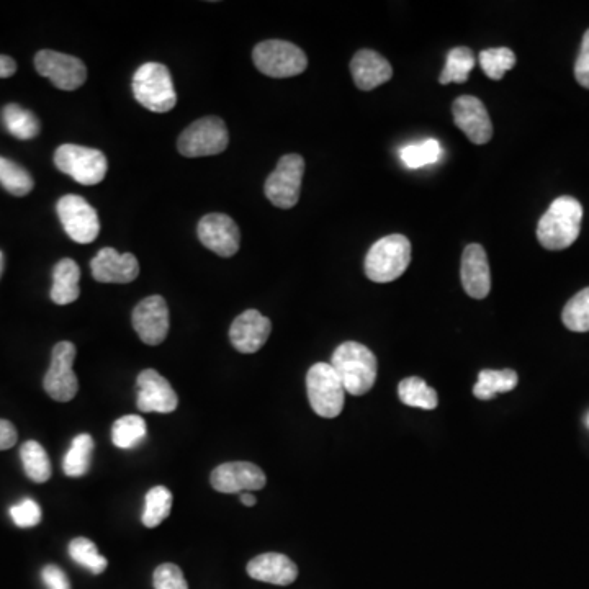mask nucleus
Wrapping results in <instances>:
<instances>
[{
	"instance_id": "7ed1b4c3",
	"label": "nucleus",
	"mask_w": 589,
	"mask_h": 589,
	"mask_svg": "<svg viewBox=\"0 0 589 589\" xmlns=\"http://www.w3.org/2000/svg\"><path fill=\"white\" fill-rule=\"evenodd\" d=\"M411 262L410 239L403 234H390L378 239L365 256V275L375 284H388L400 279Z\"/></svg>"
},
{
	"instance_id": "f03ea898",
	"label": "nucleus",
	"mask_w": 589,
	"mask_h": 589,
	"mask_svg": "<svg viewBox=\"0 0 589 589\" xmlns=\"http://www.w3.org/2000/svg\"><path fill=\"white\" fill-rule=\"evenodd\" d=\"M329 364L333 365L347 393L362 396L374 388L378 372L377 357L364 344L344 342L334 351Z\"/></svg>"
},
{
	"instance_id": "1a4fd4ad",
	"label": "nucleus",
	"mask_w": 589,
	"mask_h": 589,
	"mask_svg": "<svg viewBox=\"0 0 589 589\" xmlns=\"http://www.w3.org/2000/svg\"><path fill=\"white\" fill-rule=\"evenodd\" d=\"M303 172L305 159L300 154H287L280 159L275 171L267 177L264 185L269 202L284 210L295 207L302 190Z\"/></svg>"
},
{
	"instance_id": "4be33fe9",
	"label": "nucleus",
	"mask_w": 589,
	"mask_h": 589,
	"mask_svg": "<svg viewBox=\"0 0 589 589\" xmlns=\"http://www.w3.org/2000/svg\"><path fill=\"white\" fill-rule=\"evenodd\" d=\"M248 575L269 585L288 586L297 580L298 568L282 554H262L248 563Z\"/></svg>"
},
{
	"instance_id": "b1692460",
	"label": "nucleus",
	"mask_w": 589,
	"mask_h": 589,
	"mask_svg": "<svg viewBox=\"0 0 589 589\" xmlns=\"http://www.w3.org/2000/svg\"><path fill=\"white\" fill-rule=\"evenodd\" d=\"M519 377L514 370H482L478 374V382L473 387V395L478 400H493L500 393L513 392L518 387Z\"/></svg>"
},
{
	"instance_id": "f8f14e48",
	"label": "nucleus",
	"mask_w": 589,
	"mask_h": 589,
	"mask_svg": "<svg viewBox=\"0 0 589 589\" xmlns=\"http://www.w3.org/2000/svg\"><path fill=\"white\" fill-rule=\"evenodd\" d=\"M35 68L40 76L50 79L61 90L79 89L87 79L86 64L81 59L58 51H38Z\"/></svg>"
},
{
	"instance_id": "20e7f679",
	"label": "nucleus",
	"mask_w": 589,
	"mask_h": 589,
	"mask_svg": "<svg viewBox=\"0 0 589 589\" xmlns=\"http://www.w3.org/2000/svg\"><path fill=\"white\" fill-rule=\"evenodd\" d=\"M133 94L149 112L166 113L176 107L177 94L171 72L161 63H146L133 76Z\"/></svg>"
},
{
	"instance_id": "9d476101",
	"label": "nucleus",
	"mask_w": 589,
	"mask_h": 589,
	"mask_svg": "<svg viewBox=\"0 0 589 589\" xmlns=\"http://www.w3.org/2000/svg\"><path fill=\"white\" fill-rule=\"evenodd\" d=\"M59 221L74 243L89 244L100 233L99 215L90 207L86 198L79 195H64L56 205Z\"/></svg>"
},
{
	"instance_id": "72a5a7b5",
	"label": "nucleus",
	"mask_w": 589,
	"mask_h": 589,
	"mask_svg": "<svg viewBox=\"0 0 589 589\" xmlns=\"http://www.w3.org/2000/svg\"><path fill=\"white\" fill-rule=\"evenodd\" d=\"M562 321L573 333L589 331V287L576 293L575 297L565 305Z\"/></svg>"
},
{
	"instance_id": "a211bd4d",
	"label": "nucleus",
	"mask_w": 589,
	"mask_h": 589,
	"mask_svg": "<svg viewBox=\"0 0 589 589\" xmlns=\"http://www.w3.org/2000/svg\"><path fill=\"white\" fill-rule=\"evenodd\" d=\"M90 270L100 284H130L140 275V264L131 252L120 254L117 249L104 248L90 261Z\"/></svg>"
},
{
	"instance_id": "4c0bfd02",
	"label": "nucleus",
	"mask_w": 589,
	"mask_h": 589,
	"mask_svg": "<svg viewBox=\"0 0 589 589\" xmlns=\"http://www.w3.org/2000/svg\"><path fill=\"white\" fill-rule=\"evenodd\" d=\"M10 516L14 519L15 524L23 529L38 526L41 522L40 504L27 498L10 508Z\"/></svg>"
},
{
	"instance_id": "6e6552de",
	"label": "nucleus",
	"mask_w": 589,
	"mask_h": 589,
	"mask_svg": "<svg viewBox=\"0 0 589 589\" xmlns=\"http://www.w3.org/2000/svg\"><path fill=\"white\" fill-rule=\"evenodd\" d=\"M228 143L230 133L225 122L218 117H205L182 131L177 148L185 158H203L223 153Z\"/></svg>"
},
{
	"instance_id": "5701e85b",
	"label": "nucleus",
	"mask_w": 589,
	"mask_h": 589,
	"mask_svg": "<svg viewBox=\"0 0 589 589\" xmlns=\"http://www.w3.org/2000/svg\"><path fill=\"white\" fill-rule=\"evenodd\" d=\"M79 279H81V269L76 262L68 257L61 259L53 270L51 300L56 305H69V303L76 302L81 295Z\"/></svg>"
},
{
	"instance_id": "0eeeda50",
	"label": "nucleus",
	"mask_w": 589,
	"mask_h": 589,
	"mask_svg": "<svg viewBox=\"0 0 589 589\" xmlns=\"http://www.w3.org/2000/svg\"><path fill=\"white\" fill-rule=\"evenodd\" d=\"M252 59L262 74L275 79L298 76L308 66L305 51L282 40L262 41L252 51Z\"/></svg>"
},
{
	"instance_id": "ddd939ff",
	"label": "nucleus",
	"mask_w": 589,
	"mask_h": 589,
	"mask_svg": "<svg viewBox=\"0 0 589 589\" xmlns=\"http://www.w3.org/2000/svg\"><path fill=\"white\" fill-rule=\"evenodd\" d=\"M136 406L141 413L169 414L177 410L179 398L171 383L156 370H143L136 380Z\"/></svg>"
},
{
	"instance_id": "c85d7f7f",
	"label": "nucleus",
	"mask_w": 589,
	"mask_h": 589,
	"mask_svg": "<svg viewBox=\"0 0 589 589\" xmlns=\"http://www.w3.org/2000/svg\"><path fill=\"white\" fill-rule=\"evenodd\" d=\"M475 68V54L467 46H457L447 53L446 68L442 71L439 82L447 86L450 82L464 84L470 72Z\"/></svg>"
},
{
	"instance_id": "423d86ee",
	"label": "nucleus",
	"mask_w": 589,
	"mask_h": 589,
	"mask_svg": "<svg viewBox=\"0 0 589 589\" xmlns=\"http://www.w3.org/2000/svg\"><path fill=\"white\" fill-rule=\"evenodd\" d=\"M59 171L82 185H97L107 176V158L99 149L63 144L54 153Z\"/></svg>"
},
{
	"instance_id": "ea45409f",
	"label": "nucleus",
	"mask_w": 589,
	"mask_h": 589,
	"mask_svg": "<svg viewBox=\"0 0 589 589\" xmlns=\"http://www.w3.org/2000/svg\"><path fill=\"white\" fill-rule=\"evenodd\" d=\"M41 578L45 581L48 589H71L68 576L56 565H46L41 572Z\"/></svg>"
},
{
	"instance_id": "58836bf2",
	"label": "nucleus",
	"mask_w": 589,
	"mask_h": 589,
	"mask_svg": "<svg viewBox=\"0 0 589 589\" xmlns=\"http://www.w3.org/2000/svg\"><path fill=\"white\" fill-rule=\"evenodd\" d=\"M575 79L581 87L589 89V30L581 41L580 54L575 63Z\"/></svg>"
},
{
	"instance_id": "c03bdc74",
	"label": "nucleus",
	"mask_w": 589,
	"mask_h": 589,
	"mask_svg": "<svg viewBox=\"0 0 589 589\" xmlns=\"http://www.w3.org/2000/svg\"><path fill=\"white\" fill-rule=\"evenodd\" d=\"M2 270H4V256H2V252H0V275H2Z\"/></svg>"
},
{
	"instance_id": "a878e982",
	"label": "nucleus",
	"mask_w": 589,
	"mask_h": 589,
	"mask_svg": "<svg viewBox=\"0 0 589 589\" xmlns=\"http://www.w3.org/2000/svg\"><path fill=\"white\" fill-rule=\"evenodd\" d=\"M2 120L10 135L18 140H32L40 133V122L27 108L17 104L5 105Z\"/></svg>"
},
{
	"instance_id": "aec40b11",
	"label": "nucleus",
	"mask_w": 589,
	"mask_h": 589,
	"mask_svg": "<svg viewBox=\"0 0 589 589\" xmlns=\"http://www.w3.org/2000/svg\"><path fill=\"white\" fill-rule=\"evenodd\" d=\"M462 285L468 297L483 300L490 295L491 272L488 256L480 244H468L462 254Z\"/></svg>"
},
{
	"instance_id": "412c9836",
	"label": "nucleus",
	"mask_w": 589,
	"mask_h": 589,
	"mask_svg": "<svg viewBox=\"0 0 589 589\" xmlns=\"http://www.w3.org/2000/svg\"><path fill=\"white\" fill-rule=\"evenodd\" d=\"M351 74L360 90H374L392 79L393 68L377 51L360 50L352 58Z\"/></svg>"
},
{
	"instance_id": "473e14b6",
	"label": "nucleus",
	"mask_w": 589,
	"mask_h": 589,
	"mask_svg": "<svg viewBox=\"0 0 589 589\" xmlns=\"http://www.w3.org/2000/svg\"><path fill=\"white\" fill-rule=\"evenodd\" d=\"M69 555L77 565L87 568L94 575H100L107 570V558L102 557L97 550V545L86 537H77V539L71 540Z\"/></svg>"
},
{
	"instance_id": "37998d69",
	"label": "nucleus",
	"mask_w": 589,
	"mask_h": 589,
	"mask_svg": "<svg viewBox=\"0 0 589 589\" xmlns=\"http://www.w3.org/2000/svg\"><path fill=\"white\" fill-rule=\"evenodd\" d=\"M256 496L252 495V493H241V503L244 506H248V508H252L254 504H256Z\"/></svg>"
},
{
	"instance_id": "c9c22d12",
	"label": "nucleus",
	"mask_w": 589,
	"mask_h": 589,
	"mask_svg": "<svg viewBox=\"0 0 589 589\" xmlns=\"http://www.w3.org/2000/svg\"><path fill=\"white\" fill-rule=\"evenodd\" d=\"M442 148L439 141L426 140L421 144H410L401 149V159L411 169L428 166L441 159Z\"/></svg>"
},
{
	"instance_id": "bb28decb",
	"label": "nucleus",
	"mask_w": 589,
	"mask_h": 589,
	"mask_svg": "<svg viewBox=\"0 0 589 589\" xmlns=\"http://www.w3.org/2000/svg\"><path fill=\"white\" fill-rule=\"evenodd\" d=\"M92 452H94V439L89 434H79L74 437L68 454L63 460L64 473L71 478L84 477L89 472Z\"/></svg>"
},
{
	"instance_id": "9b49d317",
	"label": "nucleus",
	"mask_w": 589,
	"mask_h": 589,
	"mask_svg": "<svg viewBox=\"0 0 589 589\" xmlns=\"http://www.w3.org/2000/svg\"><path fill=\"white\" fill-rule=\"evenodd\" d=\"M76 352V346L72 342L63 341L54 346L51 354V365L43 380V387L59 403H68L79 392V382L72 369Z\"/></svg>"
},
{
	"instance_id": "f704fd0d",
	"label": "nucleus",
	"mask_w": 589,
	"mask_h": 589,
	"mask_svg": "<svg viewBox=\"0 0 589 589\" xmlns=\"http://www.w3.org/2000/svg\"><path fill=\"white\" fill-rule=\"evenodd\" d=\"M480 66L493 81H501L516 66V54L509 48H490L480 53Z\"/></svg>"
},
{
	"instance_id": "6ab92c4d",
	"label": "nucleus",
	"mask_w": 589,
	"mask_h": 589,
	"mask_svg": "<svg viewBox=\"0 0 589 589\" xmlns=\"http://www.w3.org/2000/svg\"><path fill=\"white\" fill-rule=\"evenodd\" d=\"M270 331L272 323L267 316L257 310L244 311L231 324V344L241 354H254L266 344Z\"/></svg>"
},
{
	"instance_id": "dca6fc26",
	"label": "nucleus",
	"mask_w": 589,
	"mask_h": 589,
	"mask_svg": "<svg viewBox=\"0 0 589 589\" xmlns=\"http://www.w3.org/2000/svg\"><path fill=\"white\" fill-rule=\"evenodd\" d=\"M213 488L218 493L234 495V493H249L259 491L266 486V473L257 465L249 462H230L216 467L210 477Z\"/></svg>"
},
{
	"instance_id": "e433bc0d",
	"label": "nucleus",
	"mask_w": 589,
	"mask_h": 589,
	"mask_svg": "<svg viewBox=\"0 0 589 589\" xmlns=\"http://www.w3.org/2000/svg\"><path fill=\"white\" fill-rule=\"evenodd\" d=\"M156 589H189L184 573L174 563H162L153 575Z\"/></svg>"
},
{
	"instance_id": "39448f33",
	"label": "nucleus",
	"mask_w": 589,
	"mask_h": 589,
	"mask_svg": "<svg viewBox=\"0 0 589 589\" xmlns=\"http://www.w3.org/2000/svg\"><path fill=\"white\" fill-rule=\"evenodd\" d=\"M306 392L311 408L321 418H338L344 410V385L333 365L318 362L306 374Z\"/></svg>"
},
{
	"instance_id": "a18cd8bd",
	"label": "nucleus",
	"mask_w": 589,
	"mask_h": 589,
	"mask_svg": "<svg viewBox=\"0 0 589 589\" xmlns=\"http://www.w3.org/2000/svg\"><path fill=\"white\" fill-rule=\"evenodd\" d=\"M588 424H589V418H588Z\"/></svg>"
},
{
	"instance_id": "2eb2a0df",
	"label": "nucleus",
	"mask_w": 589,
	"mask_h": 589,
	"mask_svg": "<svg viewBox=\"0 0 589 589\" xmlns=\"http://www.w3.org/2000/svg\"><path fill=\"white\" fill-rule=\"evenodd\" d=\"M133 328L148 346H159L169 333V308L161 295L144 298L133 311Z\"/></svg>"
},
{
	"instance_id": "7c9ffc66",
	"label": "nucleus",
	"mask_w": 589,
	"mask_h": 589,
	"mask_svg": "<svg viewBox=\"0 0 589 589\" xmlns=\"http://www.w3.org/2000/svg\"><path fill=\"white\" fill-rule=\"evenodd\" d=\"M172 493L166 486H154L148 491L144 500L143 521L144 526L153 529L158 527L164 519L171 514Z\"/></svg>"
},
{
	"instance_id": "cd10ccee",
	"label": "nucleus",
	"mask_w": 589,
	"mask_h": 589,
	"mask_svg": "<svg viewBox=\"0 0 589 589\" xmlns=\"http://www.w3.org/2000/svg\"><path fill=\"white\" fill-rule=\"evenodd\" d=\"M23 470L27 477L35 483H45L51 478L50 457L46 454L41 444L36 441H27L20 449Z\"/></svg>"
},
{
	"instance_id": "f3484780",
	"label": "nucleus",
	"mask_w": 589,
	"mask_h": 589,
	"mask_svg": "<svg viewBox=\"0 0 589 589\" xmlns=\"http://www.w3.org/2000/svg\"><path fill=\"white\" fill-rule=\"evenodd\" d=\"M454 123L473 144H486L493 138V123L482 100L462 95L452 105Z\"/></svg>"
},
{
	"instance_id": "f257e3e1",
	"label": "nucleus",
	"mask_w": 589,
	"mask_h": 589,
	"mask_svg": "<svg viewBox=\"0 0 589 589\" xmlns=\"http://www.w3.org/2000/svg\"><path fill=\"white\" fill-rule=\"evenodd\" d=\"M583 207L576 198L558 197L537 225V239L549 251H563L575 243L581 231Z\"/></svg>"
},
{
	"instance_id": "4468645a",
	"label": "nucleus",
	"mask_w": 589,
	"mask_h": 589,
	"mask_svg": "<svg viewBox=\"0 0 589 589\" xmlns=\"http://www.w3.org/2000/svg\"><path fill=\"white\" fill-rule=\"evenodd\" d=\"M198 239L205 248L221 257H231L239 251L241 234L233 218L223 213H210L198 221Z\"/></svg>"
},
{
	"instance_id": "a19ab883",
	"label": "nucleus",
	"mask_w": 589,
	"mask_h": 589,
	"mask_svg": "<svg viewBox=\"0 0 589 589\" xmlns=\"http://www.w3.org/2000/svg\"><path fill=\"white\" fill-rule=\"evenodd\" d=\"M18 434L14 424L0 419V450L12 449L17 444Z\"/></svg>"
},
{
	"instance_id": "393cba45",
	"label": "nucleus",
	"mask_w": 589,
	"mask_h": 589,
	"mask_svg": "<svg viewBox=\"0 0 589 589\" xmlns=\"http://www.w3.org/2000/svg\"><path fill=\"white\" fill-rule=\"evenodd\" d=\"M398 396L401 403L411 408H421V410H436L439 405V398L434 388L429 387L423 378L408 377L401 380L398 385Z\"/></svg>"
},
{
	"instance_id": "2f4dec72",
	"label": "nucleus",
	"mask_w": 589,
	"mask_h": 589,
	"mask_svg": "<svg viewBox=\"0 0 589 589\" xmlns=\"http://www.w3.org/2000/svg\"><path fill=\"white\" fill-rule=\"evenodd\" d=\"M0 185L15 197H25L32 192L35 182L23 167L0 156Z\"/></svg>"
},
{
	"instance_id": "c756f323",
	"label": "nucleus",
	"mask_w": 589,
	"mask_h": 589,
	"mask_svg": "<svg viewBox=\"0 0 589 589\" xmlns=\"http://www.w3.org/2000/svg\"><path fill=\"white\" fill-rule=\"evenodd\" d=\"M146 437V421L136 414L117 419L112 428V441L118 449L140 446Z\"/></svg>"
},
{
	"instance_id": "79ce46f5",
	"label": "nucleus",
	"mask_w": 589,
	"mask_h": 589,
	"mask_svg": "<svg viewBox=\"0 0 589 589\" xmlns=\"http://www.w3.org/2000/svg\"><path fill=\"white\" fill-rule=\"evenodd\" d=\"M17 72V63L10 56L0 54V79L14 76Z\"/></svg>"
}]
</instances>
